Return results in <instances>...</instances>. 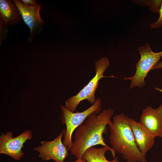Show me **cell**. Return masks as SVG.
<instances>
[{
    "mask_svg": "<svg viewBox=\"0 0 162 162\" xmlns=\"http://www.w3.org/2000/svg\"><path fill=\"white\" fill-rule=\"evenodd\" d=\"M114 110L104 109L97 115H89L75 130L74 141L70 149L71 154L77 159L82 158L85 152L89 148L96 145L108 146L105 142L104 134L107 133V125L111 124V118Z\"/></svg>",
    "mask_w": 162,
    "mask_h": 162,
    "instance_id": "6da1fadb",
    "label": "cell"
},
{
    "mask_svg": "<svg viewBox=\"0 0 162 162\" xmlns=\"http://www.w3.org/2000/svg\"><path fill=\"white\" fill-rule=\"evenodd\" d=\"M109 126V140L112 149L128 162H147L146 156L136 144L130 128V118L122 113L114 116L112 123Z\"/></svg>",
    "mask_w": 162,
    "mask_h": 162,
    "instance_id": "7a4b0ae2",
    "label": "cell"
},
{
    "mask_svg": "<svg viewBox=\"0 0 162 162\" xmlns=\"http://www.w3.org/2000/svg\"><path fill=\"white\" fill-rule=\"evenodd\" d=\"M110 64L109 60L106 57H102L95 62L96 74L94 77L77 94L66 100L65 106L69 110L74 112L79 103L85 100L91 104L94 103L96 100L95 94L98 87L99 80L104 77H114L113 76H105L103 74Z\"/></svg>",
    "mask_w": 162,
    "mask_h": 162,
    "instance_id": "3957f363",
    "label": "cell"
},
{
    "mask_svg": "<svg viewBox=\"0 0 162 162\" xmlns=\"http://www.w3.org/2000/svg\"><path fill=\"white\" fill-rule=\"evenodd\" d=\"M101 104V100L97 99L94 103L86 110L82 112H77L75 113L69 110L65 106H61V123L66 126L63 134V142L67 147L68 150L70 149L72 145V137L73 132L90 114L100 113Z\"/></svg>",
    "mask_w": 162,
    "mask_h": 162,
    "instance_id": "277c9868",
    "label": "cell"
},
{
    "mask_svg": "<svg viewBox=\"0 0 162 162\" xmlns=\"http://www.w3.org/2000/svg\"><path fill=\"white\" fill-rule=\"evenodd\" d=\"M138 50L141 57L136 64V70L135 74L133 76L124 78L125 80H131L130 89L136 86L140 88L144 86L146 84L145 79L147 74L160 61L162 56V51L158 52H153L148 43L139 47Z\"/></svg>",
    "mask_w": 162,
    "mask_h": 162,
    "instance_id": "5b68a950",
    "label": "cell"
},
{
    "mask_svg": "<svg viewBox=\"0 0 162 162\" xmlns=\"http://www.w3.org/2000/svg\"><path fill=\"white\" fill-rule=\"evenodd\" d=\"M11 131L0 136V153L8 155L16 160H20L24 153L22 152L24 143L32 138V131L27 130L18 136L13 137Z\"/></svg>",
    "mask_w": 162,
    "mask_h": 162,
    "instance_id": "8992f818",
    "label": "cell"
},
{
    "mask_svg": "<svg viewBox=\"0 0 162 162\" xmlns=\"http://www.w3.org/2000/svg\"><path fill=\"white\" fill-rule=\"evenodd\" d=\"M65 128L52 141H42L41 146L34 149L39 153L38 156L42 160H52L56 162H64L68 154L67 147L62 141Z\"/></svg>",
    "mask_w": 162,
    "mask_h": 162,
    "instance_id": "52a82bcc",
    "label": "cell"
},
{
    "mask_svg": "<svg viewBox=\"0 0 162 162\" xmlns=\"http://www.w3.org/2000/svg\"><path fill=\"white\" fill-rule=\"evenodd\" d=\"M140 123L154 137H162V104L157 109L148 106L144 109Z\"/></svg>",
    "mask_w": 162,
    "mask_h": 162,
    "instance_id": "ba28073f",
    "label": "cell"
},
{
    "mask_svg": "<svg viewBox=\"0 0 162 162\" xmlns=\"http://www.w3.org/2000/svg\"><path fill=\"white\" fill-rule=\"evenodd\" d=\"M25 23L30 29V35L33 34L43 22L40 14L41 5H26L19 0H14Z\"/></svg>",
    "mask_w": 162,
    "mask_h": 162,
    "instance_id": "9c48e42d",
    "label": "cell"
},
{
    "mask_svg": "<svg viewBox=\"0 0 162 162\" xmlns=\"http://www.w3.org/2000/svg\"><path fill=\"white\" fill-rule=\"evenodd\" d=\"M130 126L136 144L144 155L152 148L154 142V137L140 122L130 118Z\"/></svg>",
    "mask_w": 162,
    "mask_h": 162,
    "instance_id": "30bf717a",
    "label": "cell"
},
{
    "mask_svg": "<svg viewBox=\"0 0 162 162\" xmlns=\"http://www.w3.org/2000/svg\"><path fill=\"white\" fill-rule=\"evenodd\" d=\"M116 152L109 146L100 148L92 147L86 150L82 158L87 162H119Z\"/></svg>",
    "mask_w": 162,
    "mask_h": 162,
    "instance_id": "8fae6325",
    "label": "cell"
},
{
    "mask_svg": "<svg viewBox=\"0 0 162 162\" xmlns=\"http://www.w3.org/2000/svg\"><path fill=\"white\" fill-rule=\"evenodd\" d=\"M0 20L4 25L17 24L21 20V16L15 4L10 0H0Z\"/></svg>",
    "mask_w": 162,
    "mask_h": 162,
    "instance_id": "7c38bea8",
    "label": "cell"
},
{
    "mask_svg": "<svg viewBox=\"0 0 162 162\" xmlns=\"http://www.w3.org/2000/svg\"><path fill=\"white\" fill-rule=\"evenodd\" d=\"M131 2L142 7L148 5L150 10L154 13H159L162 4V0H134Z\"/></svg>",
    "mask_w": 162,
    "mask_h": 162,
    "instance_id": "4fadbf2b",
    "label": "cell"
},
{
    "mask_svg": "<svg viewBox=\"0 0 162 162\" xmlns=\"http://www.w3.org/2000/svg\"><path fill=\"white\" fill-rule=\"evenodd\" d=\"M159 16L158 19L155 22L150 24L151 28H157L162 27V4L159 11Z\"/></svg>",
    "mask_w": 162,
    "mask_h": 162,
    "instance_id": "5bb4252c",
    "label": "cell"
},
{
    "mask_svg": "<svg viewBox=\"0 0 162 162\" xmlns=\"http://www.w3.org/2000/svg\"><path fill=\"white\" fill-rule=\"evenodd\" d=\"M20 1L23 4L26 5L34 6L38 4L36 1L34 0H22Z\"/></svg>",
    "mask_w": 162,
    "mask_h": 162,
    "instance_id": "9a60e30c",
    "label": "cell"
},
{
    "mask_svg": "<svg viewBox=\"0 0 162 162\" xmlns=\"http://www.w3.org/2000/svg\"><path fill=\"white\" fill-rule=\"evenodd\" d=\"M162 68V61H160L157 63L152 68V70Z\"/></svg>",
    "mask_w": 162,
    "mask_h": 162,
    "instance_id": "2e32d148",
    "label": "cell"
},
{
    "mask_svg": "<svg viewBox=\"0 0 162 162\" xmlns=\"http://www.w3.org/2000/svg\"><path fill=\"white\" fill-rule=\"evenodd\" d=\"M73 162H87L82 158L77 159V160Z\"/></svg>",
    "mask_w": 162,
    "mask_h": 162,
    "instance_id": "e0dca14e",
    "label": "cell"
}]
</instances>
